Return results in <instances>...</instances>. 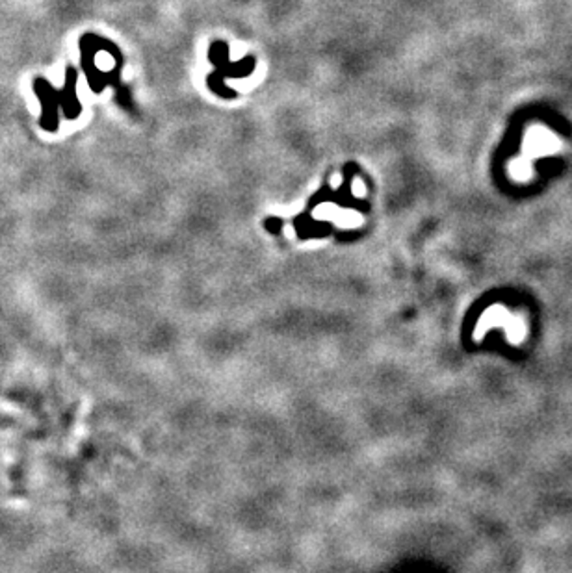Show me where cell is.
I'll return each mask as SVG.
<instances>
[{
  "mask_svg": "<svg viewBox=\"0 0 572 573\" xmlns=\"http://www.w3.org/2000/svg\"><path fill=\"white\" fill-rule=\"evenodd\" d=\"M36 91L39 95V99L43 102V126L45 128H50L53 130L56 126V119H54V89L50 88V84L45 82V80H36Z\"/></svg>",
  "mask_w": 572,
  "mask_h": 573,
  "instance_id": "6da1fadb",
  "label": "cell"
}]
</instances>
